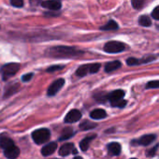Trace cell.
<instances>
[{"instance_id": "cell-13", "label": "cell", "mask_w": 159, "mask_h": 159, "mask_svg": "<svg viewBox=\"0 0 159 159\" xmlns=\"http://www.w3.org/2000/svg\"><path fill=\"white\" fill-rule=\"evenodd\" d=\"M154 139H155V136L154 135H145V136H142L141 138H139L137 140V143L139 144V145L147 146V145L151 144Z\"/></svg>"}, {"instance_id": "cell-18", "label": "cell", "mask_w": 159, "mask_h": 159, "mask_svg": "<svg viewBox=\"0 0 159 159\" xmlns=\"http://www.w3.org/2000/svg\"><path fill=\"white\" fill-rule=\"evenodd\" d=\"M74 135V131L71 127H66L65 129H63L61 136L59 137V140H66L70 139L72 136Z\"/></svg>"}, {"instance_id": "cell-11", "label": "cell", "mask_w": 159, "mask_h": 159, "mask_svg": "<svg viewBox=\"0 0 159 159\" xmlns=\"http://www.w3.org/2000/svg\"><path fill=\"white\" fill-rule=\"evenodd\" d=\"M57 148V144L56 142H50L48 144H46L42 149H41V153L44 156H48L51 155L52 153H53L55 152Z\"/></svg>"}, {"instance_id": "cell-14", "label": "cell", "mask_w": 159, "mask_h": 159, "mask_svg": "<svg viewBox=\"0 0 159 159\" xmlns=\"http://www.w3.org/2000/svg\"><path fill=\"white\" fill-rule=\"evenodd\" d=\"M107 116V112L102 109H96L90 113V117L95 120H100Z\"/></svg>"}, {"instance_id": "cell-30", "label": "cell", "mask_w": 159, "mask_h": 159, "mask_svg": "<svg viewBox=\"0 0 159 159\" xmlns=\"http://www.w3.org/2000/svg\"><path fill=\"white\" fill-rule=\"evenodd\" d=\"M158 147H159V145H155L152 149H150V150H148L147 151V156H153L154 154H155V152H156V150L158 149Z\"/></svg>"}, {"instance_id": "cell-10", "label": "cell", "mask_w": 159, "mask_h": 159, "mask_svg": "<svg viewBox=\"0 0 159 159\" xmlns=\"http://www.w3.org/2000/svg\"><path fill=\"white\" fill-rule=\"evenodd\" d=\"M71 152H73L74 154L77 153V150L75 149L73 143H66V144L62 145L61 148H60V150H59V154L60 155H63V156L68 155Z\"/></svg>"}, {"instance_id": "cell-34", "label": "cell", "mask_w": 159, "mask_h": 159, "mask_svg": "<svg viewBox=\"0 0 159 159\" xmlns=\"http://www.w3.org/2000/svg\"><path fill=\"white\" fill-rule=\"evenodd\" d=\"M74 159H83V158H82L81 156H76V157H75Z\"/></svg>"}, {"instance_id": "cell-32", "label": "cell", "mask_w": 159, "mask_h": 159, "mask_svg": "<svg viewBox=\"0 0 159 159\" xmlns=\"http://www.w3.org/2000/svg\"><path fill=\"white\" fill-rule=\"evenodd\" d=\"M32 77H33V74L32 73H28V74L24 75L22 80H23V82H28V81H30V80L32 79Z\"/></svg>"}, {"instance_id": "cell-22", "label": "cell", "mask_w": 159, "mask_h": 159, "mask_svg": "<svg viewBox=\"0 0 159 159\" xmlns=\"http://www.w3.org/2000/svg\"><path fill=\"white\" fill-rule=\"evenodd\" d=\"M139 24L141 26L148 27V26H151L152 25V21H151V18L149 16H147V15H141L139 18Z\"/></svg>"}, {"instance_id": "cell-26", "label": "cell", "mask_w": 159, "mask_h": 159, "mask_svg": "<svg viewBox=\"0 0 159 159\" xmlns=\"http://www.w3.org/2000/svg\"><path fill=\"white\" fill-rule=\"evenodd\" d=\"M100 68V64L95 63V64H90L89 66V73H97Z\"/></svg>"}, {"instance_id": "cell-27", "label": "cell", "mask_w": 159, "mask_h": 159, "mask_svg": "<svg viewBox=\"0 0 159 159\" xmlns=\"http://www.w3.org/2000/svg\"><path fill=\"white\" fill-rule=\"evenodd\" d=\"M146 88L150 89V88H159V81H151L146 84Z\"/></svg>"}, {"instance_id": "cell-8", "label": "cell", "mask_w": 159, "mask_h": 159, "mask_svg": "<svg viewBox=\"0 0 159 159\" xmlns=\"http://www.w3.org/2000/svg\"><path fill=\"white\" fill-rule=\"evenodd\" d=\"M82 118V113L78 110H71L65 117V122L68 124H72L75 122H78Z\"/></svg>"}, {"instance_id": "cell-12", "label": "cell", "mask_w": 159, "mask_h": 159, "mask_svg": "<svg viewBox=\"0 0 159 159\" xmlns=\"http://www.w3.org/2000/svg\"><path fill=\"white\" fill-rule=\"evenodd\" d=\"M107 147L110 155H119L121 152V145L118 142H111Z\"/></svg>"}, {"instance_id": "cell-1", "label": "cell", "mask_w": 159, "mask_h": 159, "mask_svg": "<svg viewBox=\"0 0 159 159\" xmlns=\"http://www.w3.org/2000/svg\"><path fill=\"white\" fill-rule=\"evenodd\" d=\"M45 54L54 58H71L83 55L84 52L70 46H54L47 49Z\"/></svg>"}, {"instance_id": "cell-29", "label": "cell", "mask_w": 159, "mask_h": 159, "mask_svg": "<svg viewBox=\"0 0 159 159\" xmlns=\"http://www.w3.org/2000/svg\"><path fill=\"white\" fill-rule=\"evenodd\" d=\"M152 17L155 20H159V6L154 8V10L152 12Z\"/></svg>"}, {"instance_id": "cell-33", "label": "cell", "mask_w": 159, "mask_h": 159, "mask_svg": "<svg viewBox=\"0 0 159 159\" xmlns=\"http://www.w3.org/2000/svg\"><path fill=\"white\" fill-rule=\"evenodd\" d=\"M42 0H30V4L33 5V6H37L39 4H41Z\"/></svg>"}, {"instance_id": "cell-5", "label": "cell", "mask_w": 159, "mask_h": 159, "mask_svg": "<svg viewBox=\"0 0 159 159\" xmlns=\"http://www.w3.org/2000/svg\"><path fill=\"white\" fill-rule=\"evenodd\" d=\"M125 45L120 41H109L104 45V51L108 53H118L125 51Z\"/></svg>"}, {"instance_id": "cell-28", "label": "cell", "mask_w": 159, "mask_h": 159, "mask_svg": "<svg viewBox=\"0 0 159 159\" xmlns=\"http://www.w3.org/2000/svg\"><path fill=\"white\" fill-rule=\"evenodd\" d=\"M11 3L16 8H22L24 6V0H11Z\"/></svg>"}, {"instance_id": "cell-15", "label": "cell", "mask_w": 159, "mask_h": 159, "mask_svg": "<svg viewBox=\"0 0 159 159\" xmlns=\"http://www.w3.org/2000/svg\"><path fill=\"white\" fill-rule=\"evenodd\" d=\"M14 141L9 138L7 135H1L0 136V147L2 149H6L8 147H10L11 145H13Z\"/></svg>"}, {"instance_id": "cell-16", "label": "cell", "mask_w": 159, "mask_h": 159, "mask_svg": "<svg viewBox=\"0 0 159 159\" xmlns=\"http://www.w3.org/2000/svg\"><path fill=\"white\" fill-rule=\"evenodd\" d=\"M122 66L121 62L116 60V61H111V62H109L106 64L105 66V71L106 72H111V71H114V70H117L118 68H120Z\"/></svg>"}, {"instance_id": "cell-24", "label": "cell", "mask_w": 159, "mask_h": 159, "mask_svg": "<svg viewBox=\"0 0 159 159\" xmlns=\"http://www.w3.org/2000/svg\"><path fill=\"white\" fill-rule=\"evenodd\" d=\"M146 0H131V4L132 7L136 10H140L142 6L144 5Z\"/></svg>"}, {"instance_id": "cell-6", "label": "cell", "mask_w": 159, "mask_h": 159, "mask_svg": "<svg viewBox=\"0 0 159 159\" xmlns=\"http://www.w3.org/2000/svg\"><path fill=\"white\" fill-rule=\"evenodd\" d=\"M64 84H65L64 79H58V80H56V81H54L48 88V91H47L48 96L52 97V96L56 95L59 92V90L64 86Z\"/></svg>"}, {"instance_id": "cell-17", "label": "cell", "mask_w": 159, "mask_h": 159, "mask_svg": "<svg viewBox=\"0 0 159 159\" xmlns=\"http://www.w3.org/2000/svg\"><path fill=\"white\" fill-rule=\"evenodd\" d=\"M96 138V135H90V136H87L86 138H84L81 142H80V147H81L82 151H86L89 147V144L90 142Z\"/></svg>"}, {"instance_id": "cell-2", "label": "cell", "mask_w": 159, "mask_h": 159, "mask_svg": "<svg viewBox=\"0 0 159 159\" xmlns=\"http://www.w3.org/2000/svg\"><path fill=\"white\" fill-rule=\"evenodd\" d=\"M125 92L123 90H115L108 94V100H110L112 107L124 108L126 104V101L124 99Z\"/></svg>"}, {"instance_id": "cell-21", "label": "cell", "mask_w": 159, "mask_h": 159, "mask_svg": "<svg viewBox=\"0 0 159 159\" xmlns=\"http://www.w3.org/2000/svg\"><path fill=\"white\" fill-rule=\"evenodd\" d=\"M19 89V84H11L9 87H7L6 91H5V94H4V97L5 98H8L11 95H13L14 93L17 92V90Z\"/></svg>"}, {"instance_id": "cell-35", "label": "cell", "mask_w": 159, "mask_h": 159, "mask_svg": "<svg viewBox=\"0 0 159 159\" xmlns=\"http://www.w3.org/2000/svg\"><path fill=\"white\" fill-rule=\"evenodd\" d=\"M131 159H136V158H131Z\"/></svg>"}, {"instance_id": "cell-31", "label": "cell", "mask_w": 159, "mask_h": 159, "mask_svg": "<svg viewBox=\"0 0 159 159\" xmlns=\"http://www.w3.org/2000/svg\"><path fill=\"white\" fill-rule=\"evenodd\" d=\"M63 68V66H50L47 71L48 72H52V71H56V70H60Z\"/></svg>"}, {"instance_id": "cell-3", "label": "cell", "mask_w": 159, "mask_h": 159, "mask_svg": "<svg viewBox=\"0 0 159 159\" xmlns=\"http://www.w3.org/2000/svg\"><path fill=\"white\" fill-rule=\"evenodd\" d=\"M20 69V64L18 63H9L4 65L1 69H0V73L2 75L3 80H9L11 77L15 75Z\"/></svg>"}, {"instance_id": "cell-19", "label": "cell", "mask_w": 159, "mask_h": 159, "mask_svg": "<svg viewBox=\"0 0 159 159\" xmlns=\"http://www.w3.org/2000/svg\"><path fill=\"white\" fill-rule=\"evenodd\" d=\"M118 28H119V26H118L117 23H116L115 21H113V20L109 21V22H108V24H106L104 26H101V27H100V29H101L102 31L116 30V29H118Z\"/></svg>"}, {"instance_id": "cell-9", "label": "cell", "mask_w": 159, "mask_h": 159, "mask_svg": "<svg viewBox=\"0 0 159 159\" xmlns=\"http://www.w3.org/2000/svg\"><path fill=\"white\" fill-rule=\"evenodd\" d=\"M41 6L51 11H58L61 9L62 4L60 0H46V1H42Z\"/></svg>"}, {"instance_id": "cell-7", "label": "cell", "mask_w": 159, "mask_h": 159, "mask_svg": "<svg viewBox=\"0 0 159 159\" xmlns=\"http://www.w3.org/2000/svg\"><path fill=\"white\" fill-rule=\"evenodd\" d=\"M4 154L9 159H16L20 154V149L15 145H11L10 147L4 149Z\"/></svg>"}, {"instance_id": "cell-4", "label": "cell", "mask_w": 159, "mask_h": 159, "mask_svg": "<svg viewBox=\"0 0 159 159\" xmlns=\"http://www.w3.org/2000/svg\"><path fill=\"white\" fill-rule=\"evenodd\" d=\"M50 137H51V132L47 128H39V129L35 130L32 133L33 140L37 144L45 143L46 141H48L50 139Z\"/></svg>"}, {"instance_id": "cell-20", "label": "cell", "mask_w": 159, "mask_h": 159, "mask_svg": "<svg viewBox=\"0 0 159 159\" xmlns=\"http://www.w3.org/2000/svg\"><path fill=\"white\" fill-rule=\"evenodd\" d=\"M89 66H90V64H87V65H83L80 66L77 71H76V75L78 77H84L86 76L87 73H89Z\"/></svg>"}, {"instance_id": "cell-23", "label": "cell", "mask_w": 159, "mask_h": 159, "mask_svg": "<svg viewBox=\"0 0 159 159\" xmlns=\"http://www.w3.org/2000/svg\"><path fill=\"white\" fill-rule=\"evenodd\" d=\"M97 126V124L90 122L88 120H84L81 125H80V128L82 130H89V129H93Z\"/></svg>"}, {"instance_id": "cell-25", "label": "cell", "mask_w": 159, "mask_h": 159, "mask_svg": "<svg viewBox=\"0 0 159 159\" xmlns=\"http://www.w3.org/2000/svg\"><path fill=\"white\" fill-rule=\"evenodd\" d=\"M126 64L128 66H136L140 64V59H137L135 57H130L126 60Z\"/></svg>"}]
</instances>
